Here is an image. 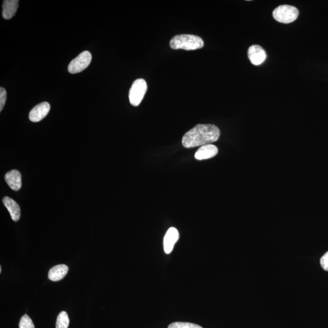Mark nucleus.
<instances>
[{
    "label": "nucleus",
    "mask_w": 328,
    "mask_h": 328,
    "mask_svg": "<svg viewBox=\"0 0 328 328\" xmlns=\"http://www.w3.org/2000/svg\"><path fill=\"white\" fill-rule=\"evenodd\" d=\"M220 136L218 128L212 124H198L183 136L182 143L185 148L208 145L217 141Z\"/></svg>",
    "instance_id": "1"
},
{
    "label": "nucleus",
    "mask_w": 328,
    "mask_h": 328,
    "mask_svg": "<svg viewBox=\"0 0 328 328\" xmlns=\"http://www.w3.org/2000/svg\"><path fill=\"white\" fill-rule=\"evenodd\" d=\"M204 41L199 36L191 34L175 35L169 41V45L173 49H184L192 51L204 47Z\"/></svg>",
    "instance_id": "2"
},
{
    "label": "nucleus",
    "mask_w": 328,
    "mask_h": 328,
    "mask_svg": "<svg viewBox=\"0 0 328 328\" xmlns=\"http://www.w3.org/2000/svg\"><path fill=\"white\" fill-rule=\"evenodd\" d=\"M273 17L282 23H291L296 20L299 15V10L290 5H282L274 10Z\"/></svg>",
    "instance_id": "3"
},
{
    "label": "nucleus",
    "mask_w": 328,
    "mask_h": 328,
    "mask_svg": "<svg viewBox=\"0 0 328 328\" xmlns=\"http://www.w3.org/2000/svg\"><path fill=\"white\" fill-rule=\"evenodd\" d=\"M147 90V85L145 80L139 79L133 82L129 92V99L131 104L137 107L141 104Z\"/></svg>",
    "instance_id": "4"
},
{
    "label": "nucleus",
    "mask_w": 328,
    "mask_h": 328,
    "mask_svg": "<svg viewBox=\"0 0 328 328\" xmlns=\"http://www.w3.org/2000/svg\"><path fill=\"white\" fill-rule=\"evenodd\" d=\"M91 60L90 52L87 51H83L69 63L68 68L69 73L77 74L85 70L90 65Z\"/></svg>",
    "instance_id": "5"
},
{
    "label": "nucleus",
    "mask_w": 328,
    "mask_h": 328,
    "mask_svg": "<svg viewBox=\"0 0 328 328\" xmlns=\"http://www.w3.org/2000/svg\"><path fill=\"white\" fill-rule=\"evenodd\" d=\"M50 111V105L49 103L44 102L40 103L30 111L29 118L30 121L38 122L45 118L48 115Z\"/></svg>",
    "instance_id": "6"
},
{
    "label": "nucleus",
    "mask_w": 328,
    "mask_h": 328,
    "mask_svg": "<svg viewBox=\"0 0 328 328\" xmlns=\"http://www.w3.org/2000/svg\"><path fill=\"white\" fill-rule=\"evenodd\" d=\"M248 57L253 65H261L266 59L265 50L259 45H252L248 49Z\"/></svg>",
    "instance_id": "7"
},
{
    "label": "nucleus",
    "mask_w": 328,
    "mask_h": 328,
    "mask_svg": "<svg viewBox=\"0 0 328 328\" xmlns=\"http://www.w3.org/2000/svg\"><path fill=\"white\" fill-rule=\"evenodd\" d=\"M179 232L176 228H169L164 239V248L166 254H170L173 251L174 244L179 240Z\"/></svg>",
    "instance_id": "8"
},
{
    "label": "nucleus",
    "mask_w": 328,
    "mask_h": 328,
    "mask_svg": "<svg viewBox=\"0 0 328 328\" xmlns=\"http://www.w3.org/2000/svg\"><path fill=\"white\" fill-rule=\"evenodd\" d=\"M218 149L212 144L203 146L196 152L194 157L198 160L210 159L218 154Z\"/></svg>",
    "instance_id": "9"
},
{
    "label": "nucleus",
    "mask_w": 328,
    "mask_h": 328,
    "mask_svg": "<svg viewBox=\"0 0 328 328\" xmlns=\"http://www.w3.org/2000/svg\"><path fill=\"white\" fill-rule=\"evenodd\" d=\"M5 180L13 190L18 191L21 187V175L16 169H13L5 174Z\"/></svg>",
    "instance_id": "10"
},
{
    "label": "nucleus",
    "mask_w": 328,
    "mask_h": 328,
    "mask_svg": "<svg viewBox=\"0 0 328 328\" xmlns=\"http://www.w3.org/2000/svg\"><path fill=\"white\" fill-rule=\"evenodd\" d=\"M2 202L9 211L12 220L15 222L18 221L20 218L21 210L17 203L7 196H5L2 199Z\"/></svg>",
    "instance_id": "11"
},
{
    "label": "nucleus",
    "mask_w": 328,
    "mask_h": 328,
    "mask_svg": "<svg viewBox=\"0 0 328 328\" xmlns=\"http://www.w3.org/2000/svg\"><path fill=\"white\" fill-rule=\"evenodd\" d=\"M18 2V0H4L2 4V17L5 19L12 18L17 11Z\"/></svg>",
    "instance_id": "12"
},
{
    "label": "nucleus",
    "mask_w": 328,
    "mask_h": 328,
    "mask_svg": "<svg viewBox=\"0 0 328 328\" xmlns=\"http://www.w3.org/2000/svg\"><path fill=\"white\" fill-rule=\"evenodd\" d=\"M68 267L66 265L55 266L50 269L48 274L49 279L52 282H58V281L62 280L68 274Z\"/></svg>",
    "instance_id": "13"
},
{
    "label": "nucleus",
    "mask_w": 328,
    "mask_h": 328,
    "mask_svg": "<svg viewBox=\"0 0 328 328\" xmlns=\"http://www.w3.org/2000/svg\"><path fill=\"white\" fill-rule=\"evenodd\" d=\"M69 325V319L67 313L62 311L57 317L56 328H68Z\"/></svg>",
    "instance_id": "14"
},
{
    "label": "nucleus",
    "mask_w": 328,
    "mask_h": 328,
    "mask_svg": "<svg viewBox=\"0 0 328 328\" xmlns=\"http://www.w3.org/2000/svg\"><path fill=\"white\" fill-rule=\"evenodd\" d=\"M168 328H202L199 325L187 322H174L169 325Z\"/></svg>",
    "instance_id": "15"
},
{
    "label": "nucleus",
    "mask_w": 328,
    "mask_h": 328,
    "mask_svg": "<svg viewBox=\"0 0 328 328\" xmlns=\"http://www.w3.org/2000/svg\"><path fill=\"white\" fill-rule=\"evenodd\" d=\"M19 328H35L33 322L27 314L22 317L19 321Z\"/></svg>",
    "instance_id": "16"
},
{
    "label": "nucleus",
    "mask_w": 328,
    "mask_h": 328,
    "mask_svg": "<svg viewBox=\"0 0 328 328\" xmlns=\"http://www.w3.org/2000/svg\"><path fill=\"white\" fill-rule=\"evenodd\" d=\"M7 93L4 88H0V111H2L4 107L5 101H6Z\"/></svg>",
    "instance_id": "17"
},
{
    "label": "nucleus",
    "mask_w": 328,
    "mask_h": 328,
    "mask_svg": "<svg viewBox=\"0 0 328 328\" xmlns=\"http://www.w3.org/2000/svg\"><path fill=\"white\" fill-rule=\"evenodd\" d=\"M321 265L325 271H328V251L321 258Z\"/></svg>",
    "instance_id": "18"
}]
</instances>
